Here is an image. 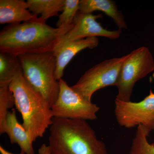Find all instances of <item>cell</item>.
<instances>
[{"instance_id":"13","label":"cell","mask_w":154,"mask_h":154,"mask_svg":"<svg viewBox=\"0 0 154 154\" xmlns=\"http://www.w3.org/2000/svg\"><path fill=\"white\" fill-rule=\"evenodd\" d=\"M100 11L113 19L119 29L127 28L124 16L119 11L116 3L111 0H81L79 11L84 14H92Z\"/></svg>"},{"instance_id":"18","label":"cell","mask_w":154,"mask_h":154,"mask_svg":"<svg viewBox=\"0 0 154 154\" xmlns=\"http://www.w3.org/2000/svg\"><path fill=\"white\" fill-rule=\"evenodd\" d=\"M80 2L79 0H66L62 13L59 15L56 24L57 28L73 24L74 19L79 11Z\"/></svg>"},{"instance_id":"15","label":"cell","mask_w":154,"mask_h":154,"mask_svg":"<svg viewBox=\"0 0 154 154\" xmlns=\"http://www.w3.org/2000/svg\"><path fill=\"white\" fill-rule=\"evenodd\" d=\"M29 10L35 16L44 21L51 17L59 16L58 13L62 12L66 0H28Z\"/></svg>"},{"instance_id":"12","label":"cell","mask_w":154,"mask_h":154,"mask_svg":"<svg viewBox=\"0 0 154 154\" xmlns=\"http://www.w3.org/2000/svg\"><path fill=\"white\" fill-rule=\"evenodd\" d=\"M4 133L8 134L11 144L19 145L21 152L26 154H35L33 142L22 124L18 121L14 109L8 113Z\"/></svg>"},{"instance_id":"9","label":"cell","mask_w":154,"mask_h":154,"mask_svg":"<svg viewBox=\"0 0 154 154\" xmlns=\"http://www.w3.org/2000/svg\"><path fill=\"white\" fill-rule=\"evenodd\" d=\"M102 17L101 14L94 15L79 11L74 19L73 27L65 34L57 46L88 37L102 36L113 40L119 38L122 30H109L104 28L97 21V19Z\"/></svg>"},{"instance_id":"3","label":"cell","mask_w":154,"mask_h":154,"mask_svg":"<svg viewBox=\"0 0 154 154\" xmlns=\"http://www.w3.org/2000/svg\"><path fill=\"white\" fill-rule=\"evenodd\" d=\"M9 88L14 96L16 108L22 115V125L31 140L34 142L43 137L54 118L48 102L27 82L23 74L14 79Z\"/></svg>"},{"instance_id":"7","label":"cell","mask_w":154,"mask_h":154,"mask_svg":"<svg viewBox=\"0 0 154 154\" xmlns=\"http://www.w3.org/2000/svg\"><path fill=\"white\" fill-rule=\"evenodd\" d=\"M59 93L51 107L55 118L94 120L97 118L99 107L83 99L62 79L59 81Z\"/></svg>"},{"instance_id":"8","label":"cell","mask_w":154,"mask_h":154,"mask_svg":"<svg viewBox=\"0 0 154 154\" xmlns=\"http://www.w3.org/2000/svg\"><path fill=\"white\" fill-rule=\"evenodd\" d=\"M115 115L118 124L127 128L141 125L154 131V93L149 94L142 101L123 102L115 99Z\"/></svg>"},{"instance_id":"4","label":"cell","mask_w":154,"mask_h":154,"mask_svg":"<svg viewBox=\"0 0 154 154\" xmlns=\"http://www.w3.org/2000/svg\"><path fill=\"white\" fill-rule=\"evenodd\" d=\"M18 57L25 79L51 107L57 99L60 90L59 81L56 78L55 54L48 52Z\"/></svg>"},{"instance_id":"6","label":"cell","mask_w":154,"mask_h":154,"mask_svg":"<svg viewBox=\"0 0 154 154\" xmlns=\"http://www.w3.org/2000/svg\"><path fill=\"white\" fill-rule=\"evenodd\" d=\"M127 55L106 60L85 72L75 85L73 90L89 102L98 90L117 84L122 66Z\"/></svg>"},{"instance_id":"16","label":"cell","mask_w":154,"mask_h":154,"mask_svg":"<svg viewBox=\"0 0 154 154\" xmlns=\"http://www.w3.org/2000/svg\"><path fill=\"white\" fill-rule=\"evenodd\" d=\"M150 132L141 125L137 126L130 154H154V143H150L147 139Z\"/></svg>"},{"instance_id":"2","label":"cell","mask_w":154,"mask_h":154,"mask_svg":"<svg viewBox=\"0 0 154 154\" xmlns=\"http://www.w3.org/2000/svg\"><path fill=\"white\" fill-rule=\"evenodd\" d=\"M49 128L51 154H107L105 143L86 120L54 117Z\"/></svg>"},{"instance_id":"5","label":"cell","mask_w":154,"mask_h":154,"mask_svg":"<svg viewBox=\"0 0 154 154\" xmlns=\"http://www.w3.org/2000/svg\"><path fill=\"white\" fill-rule=\"evenodd\" d=\"M154 70V60L147 47L142 46L127 54L122 66L116 87V99L129 102L135 85Z\"/></svg>"},{"instance_id":"14","label":"cell","mask_w":154,"mask_h":154,"mask_svg":"<svg viewBox=\"0 0 154 154\" xmlns=\"http://www.w3.org/2000/svg\"><path fill=\"white\" fill-rule=\"evenodd\" d=\"M22 74L19 57L0 51V88L9 87L14 79Z\"/></svg>"},{"instance_id":"17","label":"cell","mask_w":154,"mask_h":154,"mask_svg":"<svg viewBox=\"0 0 154 154\" xmlns=\"http://www.w3.org/2000/svg\"><path fill=\"white\" fill-rule=\"evenodd\" d=\"M15 105L13 94L9 87L0 88V134H3L10 108Z\"/></svg>"},{"instance_id":"20","label":"cell","mask_w":154,"mask_h":154,"mask_svg":"<svg viewBox=\"0 0 154 154\" xmlns=\"http://www.w3.org/2000/svg\"><path fill=\"white\" fill-rule=\"evenodd\" d=\"M0 153L1 154H26L23 152H21L19 154H14L11 153V152L6 150L2 146H0Z\"/></svg>"},{"instance_id":"10","label":"cell","mask_w":154,"mask_h":154,"mask_svg":"<svg viewBox=\"0 0 154 154\" xmlns=\"http://www.w3.org/2000/svg\"><path fill=\"white\" fill-rule=\"evenodd\" d=\"M98 44L99 39L97 37H92L69 42L57 46L53 51L56 57L57 79L59 81L62 79L65 69L77 54L86 48L93 49Z\"/></svg>"},{"instance_id":"19","label":"cell","mask_w":154,"mask_h":154,"mask_svg":"<svg viewBox=\"0 0 154 154\" xmlns=\"http://www.w3.org/2000/svg\"><path fill=\"white\" fill-rule=\"evenodd\" d=\"M38 154H51L49 147L45 144H43L38 149Z\"/></svg>"},{"instance_id":"1","label":"cell","mask_w":154,"mask_h":154,"mask_svg":"<svg viewBox=\"0 0 154 154\" xmlns=\"http://www.w3.org/2000/svg\"><path fill=\"white\" fill-rule=\"evenodd\" d=\"M74 26L53 28L38 17L29 22L7 25L0 32V51L17 56L53 52Z\"/></svg>"},{"instance_id":"11","label":"cell","mask_w":154,"mask_h":154,"mask_svg":"<svg viewBox=\"0 0 154 154\" xmlns=\"http://www.w3.org/2000/svg\"><path fill=\"white\" fill-rule=\"evenodd\" d=\"M29 10L27 1L0 0V24H19L38 19Z\"/></svg>"}]
</instances>
